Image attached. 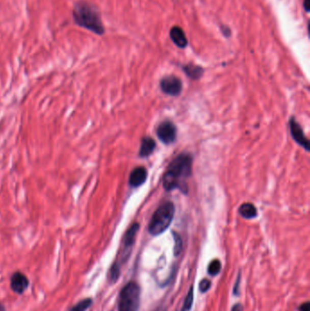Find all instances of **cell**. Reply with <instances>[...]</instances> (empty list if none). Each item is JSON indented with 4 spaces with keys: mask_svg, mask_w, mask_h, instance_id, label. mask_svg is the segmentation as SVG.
<instances>
[{
    "mask_svg": "<svg viewBox=\"0 0 310 311\" xmlns=\"http://www.w3.org/2000/svg\"><path fill=\"white\" fill-rule=\"evenodd\" d=\"M72 17L74 23L77 27L88 30L97 36L105 34V27L98 9L95 5L80 0L75 2L73 7Z\"/></svg>",
    "mask_w": 310,
    "mask_h": 311,
    "instance_id": "cell-1",
    "label": "cell"
},
{
    "mask_svg": "<svg viewBox=\"0 0 310 311\" xmlns=\"http://www.w3.org/2000/svg\"><path fill=\"white\" fill-rule=\"evenodd\" d=\"M193 159L189 154H180L172 160L163 178L164 189L171 191L181 189L184 182L192 173Z\"/></svg>",
    "mask_w": 310,
    "mask_h": 311,
    "instance_id": "cell-2",
    "label": "cell"
},
{
    "mask_svg": "<svg viewBox=\"0 0 310 311\" xmlns=\"http://www.w3.org/2000/svg\"><path fill=\"white\" fill-rule=\"evenodd\" d=\"M175 215V206L171 201H165L152 216L148 231L152 236H159L168 229Z\"/></svg>",
    "mask_w": 310,
    "mask_h": 311,
    "instance_id": "cell-3",
    "label": "cell"
},
{
    "mask_svg": "<svg viewBox=\"0 0 310 311\" xmlns=\"http://www.w3.org/2000/svg\"><path fill=\"white\" fill-rule=\"evenodd\" d=\"M141 290L138 283L130 282L122 289L118 299V311H139Z\"/></svg>",
    "mask_w": 310,
    "mask_h": 311,
    "instance_id": "cell-4",
    "label": "cell"
},
{
    "mask_svg": "<svg viewBox=\"0 0 310 311\" xmlns=\"http://www.w3.org/2000/svg\"><path fill=\"white\" fill-rule=\"evenodd\" d=\"M139 223H134V224L127 229V231L126 232V234L124 236L123 241H122V262H125V261L128 258L130 252H131V249H132V247H133V245L135 244L136 237H137V234H138V232H139Z\"/></svg>",
    "mask_w": 310,
    "mask_h": 311,
    "instance_id": "cell-5",
    "label": "cell"
},
{
    "mask_svg": "<svg viewBox=\"0 0 310 311\" xmlns=\"http://www.w3.org/2000/svg\"><path fill=\"white\" fill-rule=\"evenodd\" d=\"M160 88L168 96L177 97L182 91V82L176 76H165L160 82Z\"/></svg>",
    "mask_w": 310,
    "mask_h": 311,
    "instance_id": "cell-6",
    "label": "cell"
},
{
    "mask_svg": "<svg viewBox=\"0 0 310 311\" xmlns=\"http://www.w3.org/2000/svg\"><path fill=\"white\" fill-rule=\"evenodd\" d=\"M157 135L160 141H162L163 143H173L176 139V126L171 121H164L158 127Z\"/></svg>",
    "mask_w": 310,
    "mask_h": 311,
    "instance_id": "cell-7",
    "label": "cell"
},
{
    "mask_svg": "<svg viewBox=\"0 0 310 311\" xmlns=\"http://www.w3.org/2000/svg\"><path fill=\"white\" fill-rule=\"evenodd\" d=\"M289 127L290 132L294 140L304 147L306 150H309V141L306 139V136L304 135V132L302 131L301 126L298 124L294 118H292L289 122Z\"/></svg>",
    "mask_w": 310,
    "mask_h": 311,
    "instance_id": "cell-8",
    "label": "cell"
},
{
    "mask_svg": "<svg viewBox=\"0 0 310 311\" xmlns=\"http://www.w3.org/2000/svg\"><path fill=\"white\" fill-rule=\"evenodd\" d=\"M147 169L143 167H139L133 169L130 174V185L133 188H138L143 185L147 180Z\"/></svg>",
    "mask_w": 310,
    "mask_h": 311,
    "instance_id": "cell-9",
    "label": "cell"
},
{
    "mask_svg": "<svg viewBox=\"0 0 310 311\" xmlns=\"http://www.w3.org/2000/svg\"><path fill=\"white\" fill-rule=\"evenodd\" d=\"M169 35H170L172 41L176 46H178L180 48H185L186 46H188V38L185 35L184 30H182L180 27L174 25L173 28H171Z\"/></svg>",
    "mask_w": 310,
    "mask_h": 311,
    "instance_id": "cell-10",
    "label": "cell"
},
{
    "mask_svg": "<svg viewBox=\"0 0 310 311\" xmlns=\"http://www.w3.org/2000/svg\"><path fill=\"white\" fill-rule=\"evenodd\" d=\"M28 287H29V279L25 275L19 272L13 275L11 278V288L16 293L22 294L28 289Z\"/></svg>",
    "mask_w": 310,
    "mask_h": 311,
    "instance_id": "cell-11",
    "label": "cell"
},
{
    "mask_svg": "<svg viewBox=\"0 0 310 311\" xmlns=\"http://www.w3.org/2000/svg\"><path fill=\"white\" fill-rule=\"evenodd\" d=\"M156 142L155 140L151 139L149 137L144 138L141 141L140 149H139V156L142 158H147L150 156L153 151L155 150Z\"/></svg>",
    "mask_w": 310,
    "mask_h": 311,
    "instance_id": "cell-12",
    "label": "cell"
},
{
    "mask_svg": "<svg viewBox=\"0 0 310 311\" xmlns=\"http://www.w3.org/2000/svg\"><path fill=\"white\" fill-rule=\"evenodd\" d=\"M239 214L244 219H255L257 216V211L256 206H254L251 203H244L242 204L239 210Z\"/></svg>",
    "mask_w": 310,
    "mask_h": 311,
    "instance_id": "cell-13",
    "label": "cell"
},
{
    "mask_svg": "<svg viewBox=\"0 0 310 311\" xmlns=\"http://www.w3.org/2000/svg\"><path fill=\"white\" fill-rule=\"evenodd\" d=\"M183 70L192 80L200 79L204 72L201 67H198L197 65H193V64H189V65L184 66Z\"/></svg>",
    "mask_w": 310,
    "mask_h": 311,
    "instance_id": "cell-14",
    "label": "cell"
},
{
    "mask_svg": "<svg viewBox=\"0 0 310 311\" xmlns=\"http://www.w3.org/2000/svg\"><path fill=\"white\" fill-rule=\"evenodd\" d=\"M119 275H120V265L118 262H115L109 271V281L115 283L119 278Z\"/></svg>",
    "mask_w": 310,
    "mask_h": 311,
    "instance_id": "cell-15",
    "label": "cell"
},
{
    "mask_svg": "<svg viewBox=\"0 0 310 311\" xmlns=\"http://www.w3.org/2000/svg\"><path fill=\"white\" fill-rule=\"evenodd\" d=\"M193 300H194V291H193V287H191L189 293L185 299L181 311H190L191 307H192Z\"/></svg>",
    "mask_w": 310,
    "mask_h": 311,
    "instance_id": "cell-16",
    "label": "cell"
},
{
    "mask_svg": "<svg viewBox=\"0 0 310 311\" xmlns=\"http://www.w3.org/2000/svg\"><path fill=\"white\" fill-rule=\"evenodd\" d=\"M220 270H221V263H220V261H218V260H214V261H211L210 262V265H209V269H208V271H209V274H210V276H217L220 272Z\"/></svg>",
    "mask_w": 310,
    "mask_h": 311,
    "instance_id": "cell-17",
    "label": "cell"
},
{
    "mask_svg": "<svg viewBox=\"0 0 310 311\" xmlns=\"http://www.w3.org/2000/svg\"><path fill=\"white\" fill-rule=\"evenodd\" d=\"M92 299H86L77 303L74 307H72L69 311H86L91 306Z\"/></svg>",
    "mask_w": 310,
    "mask_h": 311,
    "instance_id": "cell-18",
    "label": "cell"
},
{
    "mask_svg": "<svg viewBox=\"0 0 310 311\" xmlns=\"http://www.w3.org/2000/svg\"><path fill=\"white\" fill-rule=\"evenodd\" d=\"M174 239H175V248H174V254L175 256H178L182 250V240H181L180 236L176 234V232H174Z\"/></svg>",
    "mask_w": 310,
    "mask_h": 311,
    "instance_id": "cell-19",
    "label": "cell"
},
{
    "mask_svg": "<svg viewBox=\"0 0 310 311\" xmlns=\"http://www.w3.org/2000/svg\"><path fill=\"white\" fill-rule=\"evenodd\" d=\"M210 288H211V282L206 278H204L199 283V290L201 291L202 293H205L206 291H209Z\"/></svg>",
    "mask_w": 310,
    "mask_h": 311,
    "instance_id": "cell-20",
    "label": "cell"
},
{
    "mask_svg": "<svg viewBox=\"0 0 310 311\" xmlns=\"http://www.w3.org/2000/svg\"><path fill=\"white\" fill-rule=\"evenodd\" d=\"M221 31H222L223 35L226 37V38H228V37H230L231 31L230 29L228 28V27H226V25H221Z\"/></svg>",
    "mask_w": 310,
    "mask_h": 311,
    "instance_id": "cell-21",
    "label": "cell"
},
{
    "mask_svg": "<svg viewBox=\"0 0 310 311\" xmlns=\"http://www.w3.org/2000/svg\"><path fill=\"white\" fill-rule=\"evenodd\" d=\"M239 285H240V275H239L237 282H236L235 288H234V295L239 294Z\"/></svg>",
    "mask_w": 310,
    "mask_h": 311,
    "instance_id": "cell-22",
    "label": "cell"
},
{
    "mask_svg": "<svg viewBox=\"0 0 310 311\" xmlns=\"http://www.w3.org/2000/svg\"><path fill=\"white\" fill-rule=\"evenodd\" d=\"M299 311H310V303L305 302L299 307Z\"/></svg>",
    "mask_w": 310,
    "mask_h": 311,
    "instance_id": "cell-23",
    "label": "cell"
},
{
    "mask_svg": "<svg viewBox=\"0 0 310 311\" xmlns=\"http://www.w3.org/2000/svg\"><path fill=\"white\" fill-rule=\"evenodd\" d=\"M231 311H243V306L241 304H236L231 308Z\"/></svg>",
    "mask_w": 310,
    "mask_h": 311,
    "instance_id": "cell-24",
    "label": "cell"
},
{
    "mask_svg": "<svg viewBox=\"0 0 310 311\" xmlns=\"http://www.w3.org/2000/svg\"><path fill=\"white\" fill-rule=\"evenodd\" d=\"M303 6H304V9L306 12H309V0H304Z\"/></svg>",
    "mask_w": 310,
    "mask_h": 311,
    "instance_id": "cell-25",
    "label": "cell"
},
{
    "mask_svg": "<svg viewBox=\"0 0 310 311\" xmlns=\"http://www.w3.org/2000/svg\"><path fill=\"white\" fill-rule=\"evenodd\" d=\"M153 311H166V309H165V307H157V308H156L155 310H153Z\"/></svg>",
    "mask_w": 310,
    "mask_h": 311,
    "instance_id": "cell-26",
    "label": "cell"
},
{
    "mask_svg": "<svg viewBox=\"0 0 310 311\" xmlns=\"http://www.w3.org/2000/svg\"><path fill=\"white\" fill-rule=\"evenodd\" d=\"M0 311H5V307L2 304H0Z\"/></svg>",
    "mask_w": 310,
    "mask_h": 311,
    "instance_id": "cell-27",
    "label": "cell"
}]
</instances>
